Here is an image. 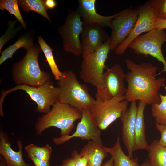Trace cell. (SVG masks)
Here are the masks:
<instances>
[{
    "label": "cell",
    "mask_w": 166,
    "mask_h": 166,
    "mask_svg": "<svg viewBox=\"0 0 166 166\" xmlns=\"http://www.w3.org/2000/svg\"><path fill=\"white\" fill-rule=\"evenodd\" d=\"M76 12L80 15L83 24L96 23L110 28L112 21L119 14L105 16L97 13L96 10V0H79Z\"/></svg>",
    "instance_id": "cell-16"
},
{
    "label": "cell",
    "mask_w": 166,
    "mask_h": 166,
    "mask_svg": "<svg viewBox=\"0 0 166 166\" xmlns=\"http://www.w3.org/2000/svg\"><path fill=\"white\" fill-rule=\"evenodd\" d=\"M104 27L96 23L83 24L81 34L82 57L94 52L109 38Z\"/></svg>",
    "instance_id": "cell-14"
},
{
    "label": "cell",
    "mask_w": 166,
    "mask_h": 166,
    "mask_svg": "<svg viewBox=\"0 0 166 166\" xmlns=\"http://www.w3.org/2000/svg\"><path fill=\"white\" fill-rule=\"evenodd\" d=\"M138 17L137 9H125L112 21L110 28L111 33L109 36L110 50L115 51L117 47L124 42L133 30Z\"/></svg>",
    "instance_id": "cell-11"
},
{
    "label": "cell",
    "mask_w": 166,
    "mask_h": 166,
    "mask_svg": "<svg viewBox=\"0 0 166 166\" xmlns=\"http://www.w3.org/2000/svg\"><path fill=\"white\" fill-rule=\"evenodd\" d=\"M157 18L166 20V0H157Z\"/></svg>",
    "instance_id": "cell-30"
},
{
    "label": "cell",
    "mask_w": 166,
    "mask_h": 166,
    "mask_svg": "<svg viewBox=\"0 0 166 166\" xmlns=\"http://www.w3.org/2000/svg\"><path fill=\"white\" fill-rule=\"evenodd\" d=\"M154 28L159 30L166 29V20L157 18L155 22Z\"/></svg>",
    "instance_id": "cell-33"
},
{
    "label": "cell",
    "mask_w": 166,
    "mask_h": 166,
    "mask_svg": "<svg viewBox=\"0 0 166 166\" xmlns=\"http://www.w3.org/2000/svg\"><path fill=\"white\" fill-rule=\"evenodd\" d=\"M147 104L139 101L136 120L133 152L138 150H146L148 151L149 145L146 139L145 127L144 111Z\"/></svg>",
    "instance_id": "cell-18"
},
{
    "label": "cell",
    "mask_w": 166,
    "mask_h": 166,
    "mask_svg": "<svg viewBox=\"0 0 166 166\" xmlns=\"http://www.w3.org/2000/svg\"><path fill=\"white\" fill-rule=\"evenodd\" d=\"M81 112L82 117L75 132L71 135L53 138L52 140L55 144H62L73 138H79L81 140H91L103 144L101 130L96 123L90 109H83Z\"/></svg>",
    "instance_id": "cell-13"
},
{
    "label": "cell",
    "mask_w": 166,
    "mask_h": 166,
    "mask_svg": "<svg viewBox=\"0 0 166 166\" xmlns=\"http://www.w3.org/2000/svg\"><path fill=\"white\" fill-rule=\"evenodd\" d=\"M33 38L30 36L25 35L21 37L13 45L5 49L1 53L0 65L9 58H12L14 53L18 49L23 48L27 51L33 46Z\"/></svg>",
    "instance_id": "cell-21"
},
{
    "label": "cell",
    "mask_w": 166,
    "mask_h": 166,
    "mask_svg": "<svg viewBox=\"0 0 166 166\" xmlns=\"http://www.w3.org/2000/svg\"><path fill=\"white\" fill-rule=\"evenodd\" d=\"M18 20L8 21V27L6 33L0 38V52L3 46L8 41L12 38L21 29L20 27L15 28V25Z\"/></svg>",
    "instance_id": "cell-29"
},
{
    "label": "cell",
    "mask_w": 166,
    "mask_h": 166,
    "mask_svg": "<svg viewBox=\"0 0 166 166\" xmlns=\"http://www.w3.org/2000/svg\"><path fill=\"white\" fill-rule=\"evenodd\" d=\"M128 102L124 95L117 96L105 101L96 99L90 110L99 129L101 130L106 129L120 118L122 112L127 108Z\"/></svg>",
    "instance_id": "cell-8"
},
{
    "label": "cell",
    "mask_w": 166,
    "mask_h": 166,
    "mask_svg": "<svg viewBox=\"0 0 166 166\" xmlns=\"http://www.w3.org/2000/svg\"><path fill=\"white\" fill-rule=\"evenodd\" d=\"M110 51L109 38L94 52L82 57L80 77L85 83L96 87V91L101 90L104 87L103 75Z\"/></svg>",
    "instance_id": "cell-5"
},
{
    "label": "cell",
    "mask_w": 166,
    "mask_h": 166,
    "mask_svg": "<svg viewBox=\"0 0 166 166\" xmlns=\"http://www.w3.org/2000/svg\"><path fill=\"white\" fill-rule=\"evenodd\" d=\"M125 77L123 69L118 64L107 68L103 75L104 87L96 91V99L105 101L117 96L124 95L126 89L124 84Z\"/></svg>",
    "instance_id": "cell-12"
},
{
    "label": "cell",
    "mask_w": 166,
    "mask_h": 166,
    "mask_svg": "<svg viewBox=\"0 0 166 166\" xmlns=\"http://www.w3.org/2000/svg\"><path fill=\"white\" fill-rule=\"evenodd\" d=\"M137 9L138 17L135 26L129 36L116 48L115 53L117 55H122L130 43L141 34L155 29V22L157 18V0L148 1Z\"/></svg>",
    "instance_id": "cell-9"
},
{
    "label": "cell",
    "mask_w": 166,
    "mask_h": 166,
    "mask_svg": "<svg viewBox=\"0 0 166 166\" xmlns=\"http://www.w3.org/2000/svg\"><path fill=\"white\" fill-rule=\"evenodd\" d=\"M24 149L27 152L31 153L38 159L49 161L52 148L48 144L43 147H39L31 144L25 147Z\"/></svg>",
    "instance_id": "cell-26"
},
{
    "label": "cell",
    "mask_w": 166,
    "mask_h": 166,
    "mask_svg": "<svg viewBox=\"0 0 166 166\" xmlns=\"http://www.w3.org/2000/svg\"><path fill=\"white\" fill-rule=\"evenodd\" d=\"M27 153L35 166H51L49 161L38 159L30 153L27 152Z\"/></svg>",
    "instance_id": "cell-32"
},
{
    "label": "cell",
    "mask_w": 166,
    "mask_h": 166,
    "mask_svg": "<svg viewBox=\"0 0 166 166\" xmlns=\"http://www.w3.org/2000/svg\"><path fill=\"white\" fill-rule=\"evenodd\" d=\"M166 42V32L164 29H154L135 38L128 48L138 55H150L161 62L163 69L158 74L166 72V61L163 54L161 46Z\"/></svg>",
    "instance_id": "cell-7"
},
{
    "label": "cell",
    "mask_w": 166,
    "mask_h": 166,
    "mask_svg": "<svg viewBox=\"0 0 166 166\" xmlns=\"http://www.w3.org/2000/svg\"><path fill=\"white\" fill-rule=\"evenodd\" d=\"M140 166H152L148 159H146Z\"/></svg>",
    "instance_id": "cell-36"
},
{
    "label": "cell",
    "mask_w": 166,
    "mask_h": 166,
    "mask_svg": "<svg viewBox=\"0 0 166 166\" xmlns=\"http://www.w3.org/2000/svg\"><path fill=\"white\" fill-rule=\"evenodd\" d=\"M82 117L81 111L68 104L58 101L48 113L38 118L35 124L36 133L40 135L46 129L53 127L61 130V136L70 135L74 122Z\"/></svg>",
    "instance_id": "cell-3"
},
{
    "label": "cell",
    "mask_w": 166,
    "mask_h": 166,
    "mask_svg": "<svg viewBox=\"0 0 166 166\" xmlns=\"http://www.w3.org/2000/svg\"><path fill=\"white\" fill-rule=\"evenodd\" d=\"M0 166H7L4 158L1 155L0 156Z\"/></svg>",
    "instance_id": "cell-37"
},
{
    "label": "cell",
    "mask_w": 166,
    "mask_h": 166,
    "mask_svg": "<svg viewBox=\"0 0 166 166\" xmlns=\"http://www.w3.org/2000/svg\"><path fill=\"white\" fill-rule=\"evenodd\" d=\"M83 26L81 18L76 11L68 14L63 24L58 29L65 52L77 56L82 55L83 51L80 36Z\"/></svg>",
    "instance_id": "cell-10"
},
{
    "label": "cell",
    "mask_w": 166,
    "mask_h": 166,
    "mask_svg": "<svg viewBox=\"0 0 166 166\" xmlns=\"http://www.w3.org/2000/svg\"><path fill=\"white\" fill-rule=\"evenodd\" d=\"M38 42L43 51L55 79L57 81L61 77L62 72L59 70L53 57L52 49L44 41L41 36H38Z\"/></svg>",
    "instance_id": "cell-24"
},
{
    "label": "cell",
    "mask_w": 166,
    "mask_h": 166,
    "mask_svg": "<svg viewBox=\"0 0 166 166\" xmlns=\"http://www.w3.org/2000/svg\"><path fill=\"white\" fill-rule=\"evenodd\" d=\"M155 123L156 128L161 133V137L158 140L159 144L166 147V125Z\"/></svg>",
    "instance_id": "cell-31"
},
{
    "label": "cell",
    "mask_w": 166,
    "mask_h": 166,
    "mask_svg": "<svg viewBox=\"0 0 166 166\" xmlns=\"http://www.w3.org/2000/svg\"><path fill=\"white\" fill-rule=\"evenodd\" d=\"M57 3L54 0H46L45 1V5L47 9H52L56 6Z\"/></svg>",
    "instance_id": "cell-34"
},
{
    "label": "cell",
    "mask_w": 166,
    "mask_h": 166,
    "mask_svg": "<svg viewBox=\"0 0 166 166\" xmlns=\"http://www.w3.org/2000/svg\"><path fill=\"white\" fill-rule=\"evenodd\" d=\"M80 153L86 156L87 166H102L103 160L108 154L103 144L91 140L88 141Z\"/></svg>",
    "instance_id": "cell-19"
},
{
    "label": "cell",
    "mask_w": 166,
    "mask_h": 166,
    "mask_svg": "<svg viewBox=\"0 0 166 166\" xmlns=\"http://www.w3.org/2000/svg\"><path fill=\"white\" fill-rule=\"evenodd\" d=\"M16 143L19 151L16 152L11 147V143L6 133L1 129L0 132V154L4 158L7 166H29L22 156V145L21 141Z\"/></svg>",
    "instance_id": "cell-17"
},
{
    "label": "cell",
    "mask_w": 166,
    "mask_h": 166,
    "mask_svg": "<svg viewBox=\"0 0 166 166\" xmlns=\"http://www.w3.org/2000/svg\"><path fill=\"white\" fill-rule=\"evenodd\" d=\"M71 157L63 160L60 165L56 166H87L86 156L78 153L76 150L71 153Z\"/></svg>",
    "instance_id": "cell-28"
},
{
    "label": "cell",
    "mask_w": 166,
    "mask_h": 166,
    "mask_svg": "<svg viewBox=\"0 0 166 166\" xmlns=\"http://www.w3.org/2000/svg\"><path fill=\"white\" fill-rule=\"evenodd\" d=\"M148 152L152 166H166V147L160 145L157 140L152 142Z\"/></svg>",
    "instance_id": "cell-22"
},
{
    "label": "cell",
    "mask_w": 166,
    "mask_h": 166,
    "mask_svg": "<svg viewBox=\"0 0 166 166\" xmlns=\"http://www.w3.org/2000/svg\"><path fill=\"white\" fill-rule=\"evenodd\" d=\"M128 71L125 79L128 83L124 97L128 102L139 100L151 105L161 101L159 91L166 90V79L156 78L157 67L149 62L136 64L129 59L125 60Z\"/></svg>",
    "instance_id": "cell-1"
},
{
    "label": "cell",
    "mask_w": 166,
    "mask_h": 166,
    "mask_svg": "<svg viewBox=\"0 0 166 166\" xmlns=\"http://www.w3.org/2000/svg\"><path fill=\"white\" fill-rule=\"evenodd\" d=\"M130 106L124 111L120 117L122 125V139L128 156L133 159L134 134L137 110L136 101L131 102Z\"/></svg>",
    "instance_id": "cell-15"
},
{
    "label": "cell",
    "mask_w": 166,
    "mask_h": 166,
    "mask_svg": "<svg viewBox=\"0 0 166 166\" xmlns=\"http://www.w3.org/2000/svg\"><path fill=\"white\" fill-rule=\"evenodd\" d=\"M45 1L43 0H19L18 5L22 10L26 12L30 11L36 12L46 18L51 22V21L46 10L47 8L45 5Z\"/></svg>",
    "instance_id": "cell-23"
},
{
    "label": "cell",
    "mask_w": 166,
    "mask_h": 166,
    "mask_svg": "<svg viewBox=\"0 0 166 166\" xmlns=\"http://www.w3.org/2000/svg\"><path fill=\"white\" fill-rule=\"evenodd\" d=\"M25 91L37 105L36 111L39 113L46 114L51 110L50 107L59 101V90L54 86L51 80L38 87H34L27 85H16L10 89L1 91L0 98V115H3L2 105L5 97L9 93L17 90Z\"/></svg>",
    "instance_id": "cell-6"
},
{
    "label": "cell",
    "mask_w": 166,
    "mask_h": 166,
    "mask_svg": "<svg viewBox=\"0 0 166 166\" xmlns=\"http://www.w3.org/2000/svg\"><path fill=\"white\" fill-rule=\"evenodd\" d=\"M159 95L161 101L151 105V113L155 123L166 125V95Z\"/></svg>",
    "instance_id": "cell-25"
},
{
    "label": "cell",
    "mask_w": 166,
    "mask_h": 166,
    "mask_svg": "<svg viewBox=\"0 0 166 166\" xmlns=\"http://www.w3.org/2000/svg\"><path fill=\"white\" fill-rule=\"evenodd\" d=\"M102 166H113V160L112 157L105 162Z\"/></svg>",
    "instance_id": "cell-35"
},
{
    "label": "cell",
    "mask_w": 166,
    "mask_h": 166,
    "mask_svg": "<svg viewBox=\"0 0 166 166\" xmlns=\"http://www.w3.org/2000/svg\"><path fill=\"white\" fill-rule=\"evenodd\" d=\"M17 0H1L0 1V9L7 10L10 14H13L21 23L23 27L26 29V25L24 22L19 10Z\"/></svg>",
    "instance_id": "cell-27"
},
{
    "label": "cell",
    "mask_w": 166,
    "mask_h": 166,
    "mask_svg": "<svg viewBox=\"0 0 166 166\" xmlns=\"http://www.w3.org/2000/svg\"><path fill=\"white\" fill-rule=\"evenodd\" d=\"M104 147L107 152L111 155L113 160V166H140L137 158L132 159L124 153L121 147L119 137L117 138L113 147Z\"/></svg>",
    "instance_id": "cell-20"
},
{
    "label": "cell",
    "mask_w": 166,
    "mask_h": 166,
    "mask_svg": "<svg viewBox=\"0 0 166 166\" xmlns=\"http://www.w3.org/2000/svg\"><path fill=\"white\" fill-rule=\"evenodd\" d=\"M41 50L38 45H33L22 59L13 64L12 77L17 85L38 87L51 80L50 74L42 71L39 66L38 57Z\"/></svg>",
    "instance_id": "cell-2"
},
{
    "label": "cell",
    "mask_w": 166,
    "mask_h": 166,
    "mask_svg": "<svg viewBox=\"0 0 166 166\" xmlns=\"http://www.w3.org/2000/svg\"><path fill=\"white\" fill-rule=\"evenodd\" d=\"M57 84L59 90L58 101L68 104L81 111L91 109L93 105L95 100L89 94L86 85L80 83L73 70L62 72Z\"/></svg>",
    "instance_id": "cell-4"
}]
</instances>
